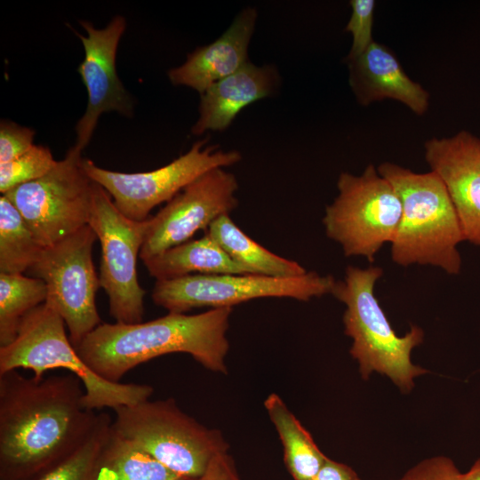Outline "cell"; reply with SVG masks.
Returning a JSON list of instances; mask_svg holds the SVG:
<instances>
[{
	"label": "cell",
	"instance_id": "cell-1",
	"mask_svg": "<svg viewBox=\"0 0 480 480\" xmlns=\"http://www.w3.org/2000/svg\"><path fill=\"white\" fill-rule=\"evenodd\" d=\"M72 373L36 379L0 373V480H28L64 458L95 430Z\"/></svg>",
	"mask_w": 480,
	"mask_h": 480
},
{
	"label": "cell",
	"instance_id": "cell-2",
	"mask_svg": "<svg viewBox=\"0 0 480 480\" xmlns=\"http://www.w3.org/2000/svg\"><path fill=\"white\" fill-rule=\"evenodd\" d=\"M231 312L232 308H217L196 315L169 312L146 323H101L76 349L95 373L113 382L142 363L178 352L191 355L208 370L226 372Z\"/></svg>",
	"mask_w": 480,
	"mask_h": 480
},
{
	"label": "cell",
	"instance_id": "cell-3",
	"mask_svg": "<svg viewBox=\"0 0 480 480\" xmlns=\"http://www.w3.org/2000/svg\"><path fill=\"white\" fill-rule=\"evenodd\" d=\"M395 188L402 214L391 242V259L402 267L429 265L449 275L461 269L458 245L465 241L460 223L438 176L384 162L377 167Z\"/></svg>",
	"mask_w": 480,
	"mask_h": 480
},
{
	"label": "cell",
	"instance_id": "cell-4",
	"mask_svg": "<svg viewBox=\"0 0 480 480\" xmlns=\"http://www.w3.org/2000/svg\"><path fill=\"white\" fill-rule=\"evenodd\" d=\"M382 276L380 267L348 266L344 278L335 282L331 294L346 307L344 332L352 339L349 352L359 364L361 377L367 380L377 372L388 376L403 393H408L414 379L428 372L411 360L412 351L422 343L424 332L417 325H412L404 336L393 330L374 293Z\"/></svg>",
	"mask_w": 480,
	"mask_h": 480
},
{
	"label": "cell",
	"instance_id": "cell-5",
	"mask_svg": "<svg viewBox=\"0 0 480 480\" xmlns=\"http://www.w3.org/2000/svg\"><path fill=\"white\" fill-rule=\"evenodd\" d=\"M66 324L47 302L39 305L22 319L16 338L0 347V373L25 369L36 379L54 369H65L81 380L84 404L89 410L130 405L148 399V385L107 380L95 373L80 357L67 336Z\"/></svg>",
	"mask_w": 480,
	"mask_h": 480
},
{
	"label": "cell",
	"instance_id": "cell-6",
	"mask_svg": "<svg viewBox=\"0 0 480 480\" xmlns=\"http://www.w3.org/2000/svg\"><path fill=\"white\" fill-rule=\"evenodd\" d=\"M113 429L172 472L187 478L202 476L215 455L228 451L221 434L184 413L173 399L119 406Z\"/></svg>",
	"mask_w": 480,
	"mask_h": 480
},
{
	"label": "cell",
	"instance_id": "cell-7",
	"mask_svg": "<svg viewBox=\"0 0 480 480\" xmlns=\"http://www.w3.org/2000/svg\"><path fill=\"white\" fill-rule=\"evenodd\" d=\"M338 195L323 217L325 235L338 243L346 256L370 262L393 241L402 214L401 201L377 167L369 164L359 175L341 172Z\"/></svg>",
	"mask_w": 480,
	"mask_h": 480
},
{
	"label": "cell",
	"instance_id": "cell-8",
	"mask_svg": "<svg viewBox=\"0 0 480 480\" xmlns=\"http://www.w3.org/2000/svg\"><path fill=\"white\" fill-rule=\"evenodd\" d=\"M336 280L314 271L294 277L256 274H192L156 280L153 302L169 312L185 313L193 308H232L260 298H291L308 301L332 293Z\"/></svg>",
	"mask_w": 480,
	"mask_h": 480
},
{
	"label": "cell",
	"instance_id": "cell-9",
	"mask_svg": "<svg viewBox=\"0 0 480 480\" xmlns=\"http://www.w3.org/2000/svg\"><path fill=\"white\" fill-rule=\"evenodd\" d=\"M149 218L142 221L127 218L108 193L93 182L88 225L100 243V284L108 295L109 314L116 323L142 322L146 291L139 283L136 262Z\"/></svg>",
	"mask_w": 480,
	"mask_h": 480
},
{
	"label": "cell",
	"instance_id": "cell-10",
	"mask_svg": "<svg viewBox=\"0 0 480 480\" xmlns=\"http://www.w3.org/2000/svg\"><path fill=\"white\" fill-rule=\"evenodd\" d=\"M82 151L74 145L46 175L4 195L43 247L88 225L93 181L82 166Z\"/></svg>",
	"mask_w": 480,
	"mask_h": 480
},
{
	"label": "cell",
	"instance_id": "cell-11",
	"mask_svg": "<svg viewBox=\"0 0 480 480\" xmlns=\"http://www.w3.org/2000/svg\"><path fill=\"white\" fill-rule=\"evenodd\" d=\"M96 239L93 229L86 225L44 247L28 271L45 283V302L63 318L75 348L101 324L96 307L100 277L92 257Z\"/></svg>",
	"mask_w": 480,
	"mask_h": 480
},
{
	"label": "cell",
	"instance_id": "cell-12",
	"mask_svg": "<svg viewBox=\"0 0 480 480\" xmlns=\"http://www.w3.org/2000/svg\"><path fill=\"white\" fill-rule=\"evenodd\" d=\"M206 143L207 140H197L185 154L149 172H114L87 158H83L82 166L87 176L108 193L124 216L142 221L150 217L156 206L168 203L203 174L241 160L238 151H224Z\"/></svg>",
	"mask_w": 480,
	"mask_h": 480
},
{
	"label": "cell",
	"instance_id": "cell-13",
	"mask_svg": "<svg viewBox=\"0 0 480 480\" xmlns=\"http://www.w3.org/2000/svg\"><path fill=\"white\" fill-rule=\"evenodd\" d=\"M237 189L235 175L224 168L195 180L149 218L141 260L191 240L198 230L207 229L215 220L229 214L238 205Z\"/></svg>",
	"mask_w": 480,
	"mask_h": 480
},
{
	"label": "cell",
	"instance_id": "cell-14",
	"mask_svg": "<svg viewBox=\"0 0 480 480\" xmlns=\"http://www.w3.org/2000/svg\"><path fill=\"white\" fill-rule=\"evenodd\" d=\"M81 25L87 36L76 33L84 50V59L77 71L86 87L88 101L76 125L75 146L83 150L91 140L101 114L116 111L131 117L133 102L116 69L118 44L126 28L125 19L116 16L100 29L88 21H81Z\"/></svg>",
	"mask_w": 480,
	"mask_h": 480
},
{
	"label": "cell",
	"instance_id": "cell-15",
	"mask_svg": "<svg viewBox=\"0 0 480 480\" xmlns=\"http://www.w3.org/2000/svg\"><path fill=\"white\" fill-rule=\"evenodd\" d=\"M424 156L444 185L465 241L480 246V140L461 130L450 137L428 139Z\"/></svg>",
	"mask_w": 480,
	"mask_h": 480
},
{
	"label": "cell",
	"instance_id": "cell-16",
	"mask_svg": "<svg viewBox=\"0 0 480 480\" xmlns=\"http://www.w3.org/2000/svg\"><path fill=\"white\" fill-rule=\"evenodd\" d=\"M346 62L348 84L360 105L393 100L417 116H423L428 111L429 92L406 74L387 45L374 41L365 52Z\"/></svg>",
	"mask_w": 480,
	"mask_h": 480
},
{
	"label": "cell",
	"instance_id": "cell-17",
	"mask_svg": "<svg viewBox=\"0 0 480 480\" xmlns=\"http://www.w3.org/2000/svg\"><path fill=\"white\" fill-rule=\"evenodd\" d=\"M256 20L254 8L241 11L220 37L196 48L182 65L168 71L171 83L202 94L216 82L238 71L249 62L248 48Z\"/></svg>",
	"mask_w": 480,
	"mask_h": 480
},
{
	"label": "cell",
	"instance_id": "cell-18",
	"mask_svg": "<svg viewBox=\"0 0 480 480\" xmlns=\"http://www.w3.org/2000/svg\"><path fill=\"white\" fill-rule=\"evenodd\" d=\"M279 84L280 76L274 66L247 62L200 94L199 117L192 133L202 135L207 131H224L245 107L273 95Z\"/></svg>",
	"mask_w": 480,
	"mask_h": 480
},
{
	"label": "cell",
	"instance_id": "cell-19",
	"mask_svg": "<svg viewBox=\"0 0 480 480\" xmlns=\"http://www.w3.org/2000/svg\"><path fill=\"white\" fill-rule=\"evenodd\" d=\"M143 263L156 280L174 279L192 273L251 274L206 234L169 248Z\"/></svg>",
	"mask_w": 480,
	"mask_h": 480
},
{
	"label": "cell",
	"instance_id": "cell-20",
	"mask_svg": "<svg viewBox=\"0 0 480 480\" xmlns=\"http://www.w3.org/2000/svg\"><path fill=\"white\" fill-rule=\"evenodd\" d=\"M205 234L251 274L294 277L308 272L297 261L281 257L255 242L236 226L229 214L215 220Z\"/></svg>",
	"mask_w": 480,
	"mask_h": 480
},
{
	"label": "cell",
	"instance_id": "cell-21",
	"mask_svg": "<svg viewBox=\"0 0 480 480\" xmlns=\"http://www.w3.org/2000/svg\"><path fill=\"white\" fill-rule=\"evenodd\" d=\"M264 406L283 444L284 463L291 476L294 480H312L328 457L279 396L269 395Z\"/></svg>",
	"mask_w": 480,
	"mask_h": 480
},
{
	"label": "cell",
	"instance_id": "cell-22",
	"mask_svg": "<svg viewBox=\"0 0 480 480\" xmlns=\"http://www.w3.org/2000/svg\"><path fill=\"white\" fill-rule=\"evenodd\" d=\"M94 480H190L161 464L139 446L119 436L112 424L104 439Z\"/></svg>",
	"mask_w": 480,
	"mask_h": 480
},
{
	"label": "cell",
	"instance_id": "cell-23",
	"mask_svg": "<svg viewBox=\"0 0 480 480\" xmlns=\"http://www.w3.org/2000/svg\"><path fill=\"white\" fill-rule=\"evenodd\" d=\"M21 214L4 196H0V273L24 274L43 249Z\"/></svg>",
	"mask_w": 480,
	"mask_h": 480
},
{
	"label": "cell",
	"instance_id": "cell-24",
	"mask_svg": "<svg viewBox=\"0 0 480 480\" xmlns=\"http://www.w3.org/2000/svg\"><path fill=\"white\" fill-rule=\"evenodd\" d=\"M46 298L47 288L42 279L0 273V347L14 340L24 316Z\"/></svg>",
	"mask_w": 480,
	"mask_h": 480
},
{
	"label": "cell",
	"instance_id": "cell-25",
	"mask_svg": "<svg viewBox=\"0 0 480 480\" xmlns=\"http://www.w3.org/2000/svg\"><path fill=\"white\" fill-rule=\"evenodd\" d=\"M112 420L108 413L100 412L95 430L84 444L28 480H94L97 460Z\"/></svg>",
	"mask_w": 480,
	"mask_h": 480
},
{
	"label": "cell",
	"instance_id": "cell-26",
	"mask_svg": "<svg viewBox=\"0 0 480 480\" xmlns=\"http://www.w3.org/2000/svg\"><path fill=\"white\" fill-rule=\"evenodd\" d=\"M49 148L34 145L19 157L0 164V192L5 195L14 188L46 175L57 164Z\"/></svg>",
	"mask_w": 480,
	"mask_h": 480
},
{
	"label": "cell",
	"instance_id": "cell-27",
	"mask_svg": "<svg viewBox=\"0 0 480 480\" xmlns=\"http://www.w3.org/2000/svg\"><path fill=\"white\" fill-rule=\"evenodd\" d=\"M351 15L345 30L351 35L352 44L346 60L356 58L365 52L374 42L372 27L374 0H351Z\"/></svg>",
	"mask_w": 480,
	"mask_h": 480
},
{
	"label": "cell",
	"instance_id": "cell-28",
	"mask_svg": "<svg viewBox=\"0 0 480 480\" xmlns=\"http://www.w3.org/2000/svg\"><path fill=\"white\" fill-rule=\"evenodd\" d=\"M35 131L10 120L0 123V164L12 161L33 146Z\"/></svg>",
	"mask_w": 480,
	"mask_h": 480
},
{
	"label": "cell",
	"instance_id": "cell-29",
	"mask_svg": "<svg viewBox=\"0 0 480 480\" xmlns=\"http://www.w3.org/2000/svg\"><path fill=\"white\" fill-rule=\"evenodd\" d=\"M460 476L452 460L435 456L419 462L396 480H460Z\"/></svg>",
	"mask_w": 480,
	"mask_h": 480
},
{
	"label": "cell",
	"instance_id": "cell-30",
	"mask_svg": "<svg viewBox=\"0 0 480 480\" xmlns=\"http://www.w3.org/2000/svg\"><path fill=\"white\" fill-rule=\"evenodd\" d=\"M190 480H242L237 473L235 462L227 452L213 457L204 473Z\"/></svg>",
	"mask_w": 480,
	"mask_h": 480
},
{
	"label": "cell",
	"instance_id": "cell-31",
	"mask_svg": "<svg viewBox=\"0 0 480 480\" xmlns=\"http://www.w3.org/2000/svg\"><path fill=\"white\" fill-rule=\"evenodd\" d=\"M312 480H360V478L351 467L328 458Z\"/></svg>",
	"mask_w": 480,
	"mask_h": 480
},
{
	"label": "cell",
	"instance_id": "cell-32",
	"mask_svg": "<svg viewBox=\"0 0 480 480\" xmlns=\"http://www.w3.org/2000/svg\"><path fill=\"white\" fill-rule=\"evenodd\" d=\"M460 480H480V458L473 463L467 472L461 473Z\"/></svg>",
	"mask_w": 480,
	"mask_h": 480
},
{
	"label": "cell",
	"instance_id": "cell-33",
	"mask_svg": "<svg viewBox=\"0 0 480 480\" xmlns=\"http://www.w3.org/2000/svg\"><path fill=\"white\" fill-rule=\"evenodd\" d=\"M479 140H480V137H479Z\"/></svg>",
	"mask_w": 480,
	"mask_h": 480
}]
</instances>
